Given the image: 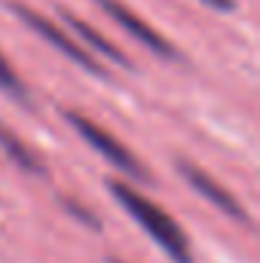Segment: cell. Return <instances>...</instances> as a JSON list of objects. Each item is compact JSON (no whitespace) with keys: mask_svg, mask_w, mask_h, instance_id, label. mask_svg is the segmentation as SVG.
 <instances>
[{"mask_svg":"<svg viewBox=\"0 0 260 263\" xmlns=\"http://www.w3.org/2000/svg\"><path fill=\"white\" fill-rule=\"evenodd\" d=\"M107 190L114 193V199L144 227V233H147L172 260L175 263H193L190 239H187V233L178 227V220H175L169 211H162L156 202H150L144 193H138L135 187L123 184V181H114V178H110V181H107Z\"/></svg>","mask_w":260,"mask_h":263,"instance_id":"cell-1","label":"cell"},{"mask_svg":"<svg viewBox=\"0 0 260 263\" xmlns=\"http://www.w3.org/2000/svg\"><path fill=\"white\" fill-rule=\"evenodd\" d=\"M95 3H98V9H101L110 22H117L129 37H135V40H138L144 49H150L153 55H159V59H172V62H184V55L178 52V46H175L169 37H162L159 31H153L138 12H132L123 0H95Z\"/></svg>","mask_w":260,"mask_h":263,"instance_id":"cell-4","label":"cell"},{"mask_svg":"<svg viewBox=\"0 0 260 263\" xmlns=\"http://www.w3.org/2000/svg\"><path fill=\"white\" fill-rule=\"evenodd\" d=\"M0 150L6 153V159H9L15 168H22V172H28V175H46L43 159H40L15 132L9 129L3 120H0Z\"/></svg>","mask_w":260,"mask_h":263,"instance_id":"cell-7","label":"cell"},{"mask_svg":"<svg viewBox=\"0 0 260 263\" xmlns=\"http://www.w3.org/2000/svg\"><path fill=\"white\" fill-rule=\"evenodd\" d=\"M65 208L70 211V214H77V217H80L83 223H89V227H95V230L101 227V220H98V217H95L92 211H86V208H80V205H77L73 199H65Z\"/></svg>","mask_w":260,"mask_h":263,"instance_id":"cell-9","label":"cell"},{"mask_svg":"<svg viewBox=\"0 0 260 263\" xmlns=\"http://www.w3.org/2000/svg\"><path fill=\"white\" fill-rule=\"evenodd\" d=\"M178 175H181L202 199H208L214 208H220L227 217H233V220H239V223H251V217H248V211L242 208V202L233 196L227 187H220L211 175H205L199 165L187 162V159H178Z\"/></svg>","mask_w":260,"mask_h":263,"instance_id":"cell-5","label":"cell"},{"mask_svg":"<svg viewBox=\"0 0 260 263\" xmlns=\"http://www.w3.org/2000/svg\"><path fill=\"white\" fill-rule=\"evenodd\" d=\"M110 263H123V260H110Z\"/></svg>","mask_w":260,"mask_h":263,"instance_id":"cell-11","label":"cell"},{"mask_svg":"<svg viewBox=\"0 0 260 263\" xmlns=\"http://www.w3.org/2000/svg\"><path fill=\"white\" fill-rule=\"evenodd\" d=\"M0 92L18 104H31V95H28V86L22 83V77L15 73V67L6 62V55L0 52Z\"/></svg>","mask_w":260,"mask_h":263,"instance_id":"cell-8","label":"cell"},{"mask_svg":"<svg viewBox=\"0 0 260 263\" xmlns=\"http://www.w3.org/2000/svg\"><path fill=\"white\" fill-rule=\"evenodd\" d=\"M65 120L73 126V132L95 150V153H101L114 168H120V172H126L129 178L135 181H144V184H150L153 181V175L147 172V165L132 153L129 147L117 138V135H110L107 129H101L95 120H89V117H83V114H77V110H65Z\"/></svg>","mask_w":260,"mask_h":263,"instance_id":"cell-2","label":"cell"},{"mask_svg":"<svg viewBox=\"0 0 260 263\" xmlns=\"http://www.w3.org/2000/svg\"><path fill=\"white\" fill-rule=\"evenodd\" d=\"M199 3H205V6H211V9H224V12L236 9V0H199Z\"/></svg>","mask_w":260,"mask_h":263,"instance_id":"cell-10","label":"cell"},{"mask_svg":"<svg viewBox=\"0 0 260 263\" xmlns=\"http://www.w3.org/2000/svg\"><path fill=\"white\" fill-rule=\"evenodd\" d=\"M9 9L34 31V34H40L46 43H52V49H59L65 59H70L73 65H80L83 70H89L92 77H104V67H101V62L86 49V46H80L70 34H67L62 25H55L52 18H46V15H40L37 9H31V6H25V3H9Z\"/></svg>","mask_w":260,"mask_h":263,"instance_id":"cell-3","label":"cell"},{"mask_svg":"<svg viewBox=\"0 0 260 263\" xmlns=\"http://www.w3.org/2000/svg\"><path fill=\"white\" fill-rule=\"evenodd\" d=\"M59 15H62V22H67V28H70V31L77 34V43H80V46H86V49H89L92 55L98 52V55H104V59H110V62H117V65L132 67L129 55H126V52H123L120 46H114V43H110V40H107V37H104L101 31H95V28H92L89 22H83V18H80L77 12H70V9H62Z\"/></svg>","mask_w":260,"mask_h":263,"instance_id":"cell-6","label":"cell"}]
</instances>
